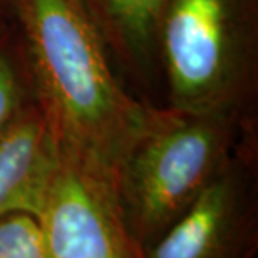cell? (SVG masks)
I'll list each match as a JSON object with an SVG mask.
<instances>
[{
  "instance_id": "6da1fadb",
  "label": "cell",
  "mask_w": 258,
  "mask_h": 258,
  "mask_svg": "<svg viewBox=\"0 0 258 258\" xmlns=\"http://www.w3.org/2000/svg\"><path fill=\"white\" fill-rule=\"evenodd\" d=\"M12 9L34 99L59 151L114 184L151 106L117 79L79 0H12Z\"/></svg>"
},
{
  "instance_id": "7a4b0ae2",
  "label": "cell",
  "mask_w": 258,
  "mask_h": 258,
  "mask_svg": "<svg viewBox=\"0 0 258 258\" xmlns=\"http://www.w3.org/2000/svg\"><path fill=\"white\" fill-rule=\"evenodd\" d=\"M238 112L149 107L114 179L133 240L148 248L230 163Z\"/></svg>"
},
{
  "instance_id": "3957f363",
  "label": "cell",
  "mask_w": 258,
  "mask_h": 258,
  "mask_svg": "<svg viewBox=\"0 0 258 258\" xmlns=\"http://www.w3.org/2000/svg\"><path fill=\"white\" fill-rule=\"evenodd\" d=\"M253 45L251 0H168L158 59L169 107L238 112L253 81Z\"/></svg>"
},
{
  "instance_id": "277c9868",
  "label": "cell",
  "mask_w": 258,
  "mask_h": 258,
  "mask_svg": "<svg viewBox=\"0 0 258 258\" xmlns=\"http://www.w3.org/2000/svg\"><path fill=\"white\" fill-rule=\"evenodd\" d=\"M37 220L47 258H143L121 215L114 184L60 151Z\"/></svg>"
},
{
  "instance_id": "5b68a950",
  "label": "cell",
  "mask_w": 258,
  "mask_h": 258,
  "mask_svg": "<svg viewBox=\"0 0 258 258\" xmlns=\"http://www.w3.org/2000/svg\"><path fill=\"white\" fill-rule=\"evenodd\" d=\"M248 223L243 168L231 158L198 200L143 250V258H240Z\"/></svg>"
},
{
  "instance_id": "8992f818",
  "label": "cell",
  "mask_w": 258,
  "mask_h": 258,
  "mask_svg": "<svg viewBox=\"0 0 258 258\" xmlns=\"http://www.w3.org/2000/svg\"><path fill=\"white\" fill-rule=\"evenodd\" d=\"M59 159V148L42 109L29 101L0 131V218L39 215Z\"/></svg>"
},
{
  "instance_id": "52a82bcc",
  "label": "cell",
  "mask_w": 258,
  "mask_h": 258,
  "mask_svg": "<svg viewBox=\"0 0 258 258\" xmlns=\"http://www.w3.org/2000/svg\"><path fill=\"white\" fill-rule=\"evenodd\" d=\"M114 66L139 81L158 60L159 25L168 0H79Z\"/></svg>"
},
{
  "instance_id": "ba28073f",
  "label": "cell",
  "mask_w": 258,
  "mask_h": 258,
  "mask_svg": "<svg viewBox=\"0 0 258 258\" xmlns=\"http://www.w3.org/2000/svg\"><path fill=\"white\" fill-rule=\"evenodd\" d=\"M34 99L27 69L15 35L0 45V131Z\"/></svg>"
},
{
  "instance_id": "9c48e42d",
  "label": "cell",
  "mask_w": 258,
  "mask_h": 258,
  "mask_svg": "<svg viewBox=\"0 0 258 258\" xmlns=\"http://www.w3.org/2000/svg\"><path fill=\"white\" fill-rule=\"evenodd\" d=\"M0 258H47L37 216L17 211L0 218Z\"/></svg>"
},
{
  "instance_id": "30bf717a",
  "label": "cell",
  "mask_w": 258,
  "mask_h": 258,
  "mask_svg": "<svg viewBox=\"0 0 258 258\" xmlns=\"http://www.w3.org/2000/svg\"><path fill=\"white\" fill-rule=\"evenodd\" d=\"M15 35V19L12 0H0V45Z\"/></svg>"
}]
</instances>
